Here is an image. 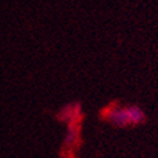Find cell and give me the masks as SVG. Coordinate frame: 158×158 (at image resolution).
<instances>
[{"mask_svg":"<svg viewBox=\"0 0 158 158\" xmlns=\"http://www.w3.org/2000/svg\"><path fill=\"white\" fill-rule=\"evenodd\" d=\"M102 120L115 128H129L143 124L147 120L144 110L137 104L122 105L111 102L101 110Z\"/></svg>","mask_w":158,"mask_h":158,"instance_id":"6da1fadb","label":"cell"},{"mask_svg":"<svg viewBox=\"0 0 158 158\" xmlns=\"http://www.w3.org/2000/svg\"><path fill=\"white\" fill-rule=\"evenodd\" d=\"M57 118L66 123H72V122H82L84 113H82V106L80 102H71L62 106L60 111L57 113Z\"/></svg>","mask_w":158,"mask_h":158,"instance_id":"7a4b0ae2","label":"cell"},{"mask_svg":"<svg viewBox=\"0 0 158 158\" xmlns=\"http://www.w3.org/2000/svg\"><path fill=\"white\" fill-rule=\"evenodd\" d=\"M81 144V122H72L67 124L63 146L66 149H75Z\"/></svg>","mask_w":158,"mask_h":158,"instance_id":"3957f363","label":"cell"},{"mask_svg":"<svg viewBox=\"0 0 158 158\" xmlns=\"http://www.w3.org/2000/svg\"><path fill=\"white\" fill-rule=\"evenodd\" d=\"M66 158H76L75 154H69V156H66Z\"/></svg>","mask_w":158,"mask_h":158,"instance_id":"277c9868","label":"cell"}]
</instances>
